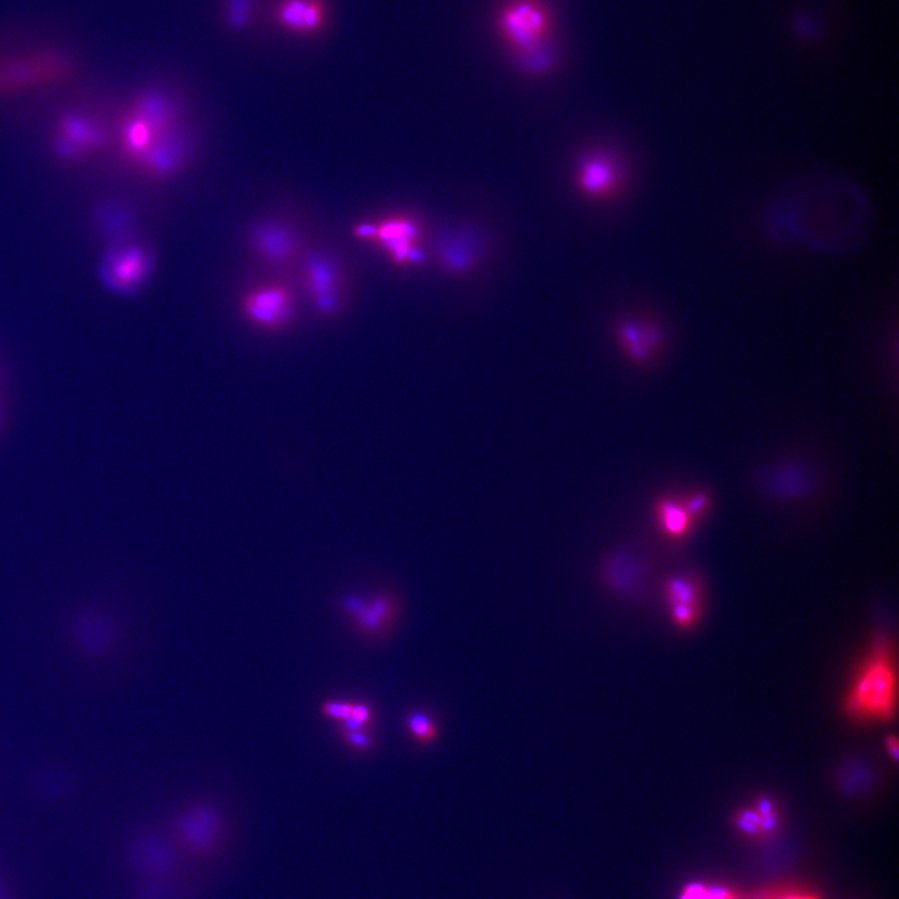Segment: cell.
I'll list each match as a JSON object with an SVG mask.
<instances>
[{"label":"cell","mask_w":899,"mask_h":899,"mask_svg":"<svg viewBox=\"0 0 899 899\" xmlns=\"http://www.w3.org/2000/svg\"><path fill=\"white\" fill-rule=\"evenodd\" d=\"M193 150V134L182 125L159 143L134 169L144 178L163 182L172 179L187 167Z\"/></svg>","instance_id":"8fae6325"},{"label":"cell","mask_w":899,"mask_h":899,"mask_svg":"<svg viewBox=\"0 0 899 899\" xmlns=\"http://www.w3.org/2000/svg\"><path fill=\"white\" fill-rule=\"evenodd\" d=\"M771 899H816V898L800 896V895H787V896H781V897H773Z\"/></svg>","instance_id":"f1b7e54d"},{"label":"cell","mask_w":899,"mask_h":899,"mask_svg":"<svg viewBox=\"0 0 899 899\" xmlns=\"http://www.w3.org/2000/svg\"><path fill=\"white\" fill-rule=\"evenodd\" d=\"M497 30L502 42L532 72L546 69L540 59L554 27L550 10L541 0H507L497 15Z\"/></svg>","instance_id":"3957f363"},{"label":"cell","mask_w":899,"mask_h":899,"mask_svg":"<svg viewBox=\"0 0 899 899\" xmlns=\"http://www.w3.org/2000/svg\"><path fill=\"white\" fill-rule=\"evenodd\" d=\"M351 235L379 248L396 268L408 269L425 261L420 246L423 228L413 215L391 214L371 222H359L351 228Z\"/></svg>","instance_id":"8992f818"},{"label":"cell","mask_w":899,"mask_h":899,"mask_svg":"<svg viewBox=\"0 0 899 899\" xmlns=\"http://www.w3.org/2000/svg\"><path fill=\"white\" fill-rule=\"evenodd\" d=\"M616 334L621 348L635 361L649 359L651 349L659 344V335L655 329L635 321H622L617 326Z\"/></svg>","instance_id":"ac0fdd59"},{"label":"cell","mask_w":899,"mask_h":899,"mask_svg":"<svg viewBox=\"0 0 899 899\" xmlns=\"http://www.w3.org/2000/svg\"><path fill=\"white\" fill-rule=\"evenodd\" d=\"M153 259L142 245H127L114 250L104 265V278L110 288L130 293L148 279Z\"/></svg>","instance_id":"4fadbf2b"},{"label":"cell","mask_w":899,"mask_h":899,"mask_svg":"<svg viewBox=\"0 0 899 899\" xmlns=\"http://www.w3.org/2000/svg\"><path fill=\"white\" fill-rule=\"evenodd\" d=\"M182 125L180 110L169 95L160 90H145L130 102L119 120L120 157L134 169Z\"/></svg>","instance_id":"6da1fadb"},{"label":"cell","mask_w":899,"mask_h":899,"mask_svg":"<svg viewBox=\"0 0 899 899\" xmlns=\"http://www.w3.org/2000/svg\"><path fill=\"white\" fill-rule=\"evenodd\" d=\"M0 899H5L2 885H0Z\"/></svg>","instance_id":"f546056e"},{"label":"cell","mask_w":899,"mask_h":899,"mask_svg":"<svg viewBox=\"0 0 899 899\" xmlns=\"http://www.w3.org/2000/svg\"><path fill=\"white\" fill-rule=\"evenodd\" d=\"M248 244L254 258L273 270L296 268L306 250L298 228L280 218L263 219L251 226Z\"/></svg>","instance_id":"ba28073f"},{"label":"cell","mask_w":899,"mask_h":899,"mask_svg":"<svg viewBox=\"0 0 899 899\" xmlns=\"http://www.w3.org/2000/svg\"><path fill=\"white\" fill-rule=\"evenodd\" d=\"M129 860L135 870L148 876L169 875L174 868V856L169 846L155 836H143L130 846Z\"/></svg>","instance_id":"e0dca14e"},{"label":"cell","mask_w":899,"mask_h":899,"mask_svg":"<svg viewBox=\"0 0 899 899\" xmlns=\"http://www.w3.org/2000/svg\"><path fill=\"white\" fill-rule=\"evenodd\" d=\"M624 174L620 162L606 150H592L581 158L575 172V184L584 197L609 200L621 189Z\"/></svg>","instance_id":"30bf717a"},{"label":"cell","mask_w":899,"mask_h":899,"mask_svg":"<svg viewBox=\"0 0 899 899\" xmlns=\"http://www.w3.org/2000/svg\"><path fill=\"white\" fill-rule=\"evenodd\" d=\"M480 254L479 240L469 231L445 236L436 248L441 266L451 274L469 273L479 261Z\"/></svg>","instance_id":"2e32d148"},{"label":"cell","mask_w":899,"mask_h":899,"mask_svg":"<svg viewBox=\"0 0 899 899\" xmlns=\"http://www.w3.org/2000/svg\"><path fill=\"white\" fill-rule=\"evenodd\" d=\"M341 740L351 750L358 752H370L374 748V738L368 730L364 731H344L340 730Z\"/></svg>","instance_id":"603a6c76"},{"label":"cell","mask_w":899,"mask_h":899,"mask_svg":"<svg viewBox=\"0 0 899 899\" xmlns=\"http://www.w3.org/2000/svg\"><path fill=\"white\" fill-rule=\"evenodd\" d=\"M406 728L410 735L420 742L434 741L438 736V728L428 715L423 712H413L406 716Z\"/></svg>","instance_id":"44dd1931"},{"label":"cell","mask_w":899,"mask_h":899,"mask_svg":"<svg viewBox=\"0 0 899 899\" xmlns=\"http://www.w3.org/2000/svg\"><path fill=\"white\" fill-rule=\"evenodd\" d=\"M296 268L315 314L324 320L339 318L349 300L348 271L339 256L328 249H306Z\"/></svg>","instance_id":"277c9868"},{"label":"cell","mask_w":899,"mask_h":899,"mask_svg":"<svg viewBox=\"0 0 899 899\" xmlns=\"http://www.w3.org/2000/svg\"><path fill=\"white\" fill-rule=\"evenodd\" d=\"M241 318L263 333L279 334L295 323L298 303L284 280L270 279L251 285L239 299Z\"/></svg>","instance_id":"52a82bcc"},{"label":"cell","mask_w":899,"mask_h":899,"mask_svg":"<svg viewBox=\"0 0 899 899\" xmlns=\"http://www.w3.org/2000/svg\"><path fill=\"white\" fill-rule=\"evenodd\" d=\"M320 711L325 717L335 722H344L351 717L353 702L343 700H328L321 703Z\"/></svg>","instance_id":"cb8c5ba5"},{"label":"cell","mask_w":899,"mask_h":899,"mask_svg":"<svg viewBox=\"0 0 899 899\" xmlns=\"http://www.w3.org/2000/svg\"><path fill=\"white\" fill-rule=\"evenodd\" d=\"M78 639L85 649L92 652H100L110 645L113 639V630L109 621L99 616L84 617L79 622Z\"/></svg>","instance_id":"d6986e66"},{"label":"cell","mask_w":899,"mask_h":899,"mask_svg":"<svg viewBox=\"0 0 899 899\" xmlns=\"http://www.w3.org/2000/svg\"><path fill=\"white\" fill-rule=\"evenodd\" d=\"M328 19V7L324 0H280L275 9L279 27L296 35L319 33Z\"/></svg>","instance_id":"9a60e30c"},{"label":"cell","mask_w":899,"mask_h":899,"mask_svg":"<svg viewBox=\"0 0 899 899\" xmlns=\"http://www.w3.org/2000/svg\"><path fill=\"white\" fill-rule=\"evenodd\" d=\"M887 750L890 752L893 760H898V741L896 737H888L887 738Z\"/></svg>","instance_id":"83f0119b"},{"label":"cell","mask_w":899,"mask_h":899,"mask_svg":"<svg viewBox=\"0 0 899 899\" xmlns=\"http://www.w3.org/2000/svg\"><path fill=\"white\" fill-rule=\"evenodd\" d=\"M897 677L890 645L877 642L853 677L843 702L852 720H892L896 712Z\"/></svg>","instance_id":"7a4b0ae2"},{"label":"cell","mask_w":899,"mask_h":899,"mask_svg":"<svg viewBox=\"0 0 899 899\" xmlns=\"http://www.w3.org/2000/svg\"><path fill=\"white\" fill-rule=\"evenodd\" d=\"M660 519L662 526L672 535L682 534L687 527V516L685 511L678 509L674 504L665 502L660 507Z\"/></svg>","instance_id":"7402d4cb"},{"label":"cell","mask_w":899,"mask_h":899,"mask_svg":"<svg viewBox=\"0 0 899 899\" xmlns=\"http://www.w3.org/2000/svg\"><path fill=\"white\" fill-rule=\"evenodd\" d=\"M340 610L361 636L376 639L390 629L398 615V602L389 594L370 599L348 594L340 599Z\"/></svg>","instance_id":"7c38bea8"},{"label":"cell","mask_w":899,"mask_h":899,"mask_svg":"<svg viewBox=\"0 0 899 899\" xmlns=\"http://www.w3.org/2000/svg\"><path fill=\"white\" fill-rule=\"evenodd\" d=\"M72 60L57 49L0 55V98L55 87L70 78Z\"/></svg>","instance_id":"5b68a950"},{"label":"cell","mask_w":899,"mask_h":899,"mask_svg":"<svg viewBox=\"0 0 899 899\" xmlns=\"http://www.w3.org/2000/svg\"><path fill=\"white\" fill-rule=\"evenodd\" d=\"M682 899H736L730 892L721 888H706L702 886L688 887L683 893Z\"/></svg>","instance_id":"d4e9b609"},{"label":"cell","mask_w":899,"mask_h":899,"mask_svg":"<svg viewBox=\"0 0 899 899\" xmlns=\"http://www.w3.org/2000/svg\"><path fill=\"white\" fill-rule=\"evenodd\" d=\"M705 502V497L698 496L696 499H692L690 504H688L687 511L690 512V514H696V512L702 509Z\"/></svg>","instance_id":"4316f807"},{"label":"cell","mask_w":899,"mask_h":899,"mask_svg":"<svg viewBox=\"0 0 899 899\" xmlns=\"http://www.w3.org/2000/svg\"><path fill=\"white\" fill-rule=\"evenodd\" d=\"M50 145L63 162H82L102 152L109 140L108 130L87 113L72 110L60 115Z\"/></svg>","instance_id":"9c48e42d"},{"label":"cell","mask_w":899,"mask_h":899,"mask_svg":"<svg viewBox=\"0 0 899 899\" xmlns=\"http://www.w3.org/2000/svg\"><path fill=\"white\" fill-rule=\"evenodd\" d=\"M351 717L370 728L371 723L374 721V711L368 703L353 702V712H351Z\"/></svg>","instance_id":"484cf974"},{"label":"cell","mask_w":899,"mask_h":899,"mask_svg":"<svg viewBox=\"0 0 899 899\" xmlns=\"http://www.w3.org/2000/svg\"><path fill=\"white\" fill-rule=\"evenodd\" d=\"M220 812L210 803H197L182 813L177 830L180 840L195 851L209 850L222 832Z\"/></svg>","instance_id":"5bb4252c"},{"label":"cell","mask_w":899,"mask_h":899,"mask_svg":"<svg viewBox=\"0 0 899 899\" xmlns=\"http://www.w3.org/2000/svg\"><path fill=\"white\" fill-rule=\"evenodd\" d=\"M666 600L671 607H692L700 610V590L695 582L686 577H672L665 586Z\"/></svg>","instance_id":"ffe728a7"}]
</instances>
